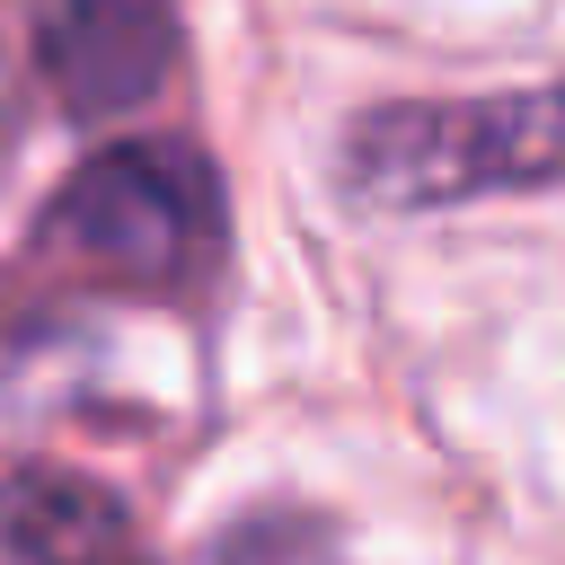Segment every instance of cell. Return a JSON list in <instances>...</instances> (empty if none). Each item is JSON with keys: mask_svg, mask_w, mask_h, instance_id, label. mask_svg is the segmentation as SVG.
I'll use <instances>...</instances> for the list:
<instances>
[{"mask_svg": "<svg viewBox=\"0 0 565 565\" xmlns=\"http://www.w3.org/2000/svg\"><path fill=\"white\" fill-rule=\"evenodd\" d=\"M521 185H565V79L371 106L344 132V194L362 212H433Z\"/></svg>", "mask_w": 565, "mask_h": 565, "instance_id": "cell-1", "label": "cell"}, {"mask_svg": "<svg viewBox=\"0 0 565 565\" xmlns=\"http://www.w3.org/2000/svg\"><path fill=\"white\" fill-rule=\"evenodd\" d=\"M53 247L106 282H185L221 247V185L177 141L97 150L53 203Z\"/></svg>", "mask_w": 565, "mask_h": 565, "instance_id": "cell-2", "label": "cell"}, {"mask_svg": "<svg viewBox=\"0 0 565 565\" xmlns=\"http://www.w3.org/2000/svg\"><path fill=\"white\" fill-rule=\"evenodd\" d=\"M26 44L44 88L79 124H106L159 97L177 62V18L168 0H26Z\"/></svg>", "mask_w": 565, "mask_h": 565, "instance_id": "cell-3", "label": "cell"}, {"mask_svg": "<svg viewBox=\"0 0 565 565\" xmlns=\"http://www.w3.org/2000/svg\"><path fill=\"white\" fill-rule=\"evenodd\" d=\"M0 547L18 565H150L132 521L79 477H0Z\"/></svg>", "mask_w": 565, "mask_h": 565, "instance_id": "cell-4", "label": "cell"}]
</instances>
